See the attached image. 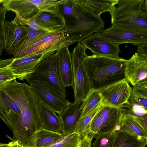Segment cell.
Here are the masks:
<instances>
[{"label": "cell", "mask_w": 147, "mask_h": 147, "mask_svg": "<svg viewBox=\"0 0 147 147\" xmlns=\"http://www.w3.org/2000/svg\"><path fill=\"white\" fill-rule=\"evenodd\" d=\"M104 105L119 108L128 107L131 88L125 78L98 89Z\"/></svg>", "instance_id": "cell-8"}, {"label": "cell", "mask_w": 147, "mask_h": 147, "mask_svg": "<svg viewBox=\"0 0 147 147\" xmlns=\"http://www.w3.org/2000/svg\"><path fill=\"white\" fill-rule=\"evenodd\" d=\"M43 129L62 133V124L60 117L52 109L40 102Z\"/></svg>", "instance_id": "cell-21"}, {"label": "cell", "mask_w": 147, "mask_h": 147, "mask_svg": "<svg viewBox=\"0 0 147 147\" xmlns=\"http://www.w3.org/2000/svg\"><path fill=\"white\" fill-rule=\"evenodd\" d=\"M41 101L59 115L71 102L49 86L38 82L29 83Z\"/></svg>", "instance_id": "cell-10"}, {"label": "cell", "mask_w": 147, "mask_h": 147, "mask_svg": "<svg viewBox=\"0 0 147 147\" xmlns=\"http://www.w3.org/2000/svg\"><path fill=\"white\" fill-rule=\"evenodd\" d=\"M115 132L97 136L95 138L92 147H109Z\"/></svg>", "instance_id": "cell-31"}, {"label": "cell", "mask_w": 147, "mask_h": 147, "mask_svg": "<svg viewBox=\"0 0 147 147\" xmlns=\"http://www.w3.org/2000/svg\"><path fill=\"white\" fill-rule=\"evenodd\" d=\"M58 31L53 32L37 31L32 29L29 27L26 39L23 43L17 49L23 48L30 44L35 43L46 36Z\"/></svg>", "instance_id": "cell-30"}, {"label": "cell", "mask_w": 147, "mask_h": 147, "mask_svg": "<svg viewBox=\"0 0 147 147\" xmlns=\"http://www.w3.org/2000/svg\"><path fill=\"white\" fill-rule=\"evenodd\" d=\"M73 5V0H62L59 5V10L63 16H69L74 19L75 14Z\"/></svg>", "instance_id": "cell-32"}, {"label": "cell", "mask_w": 147, "mask_h": 147, "mask_svg": "<svg viewBox=\"0 0 147 147\" xmlns=\"http://www.w3.org/2000/svg\"><path fill=\"white\" fill-rule=\"evenodd\" d=\"M147 58L136 52L127 60L125 76L127 81L133 86L139 82L147 79Z\"/></svg>", "instance_id": "cell-14"}, {"label": "cell", "mask_w": 147, "mask_h": 147, "mask_svg": "<svg viewBox=\"0 0 147 147\" xmlns=\"http://www.w3.org/2000/svg\"><path fill=\"white\" fill-rule=\"evenodd\" d=\"M120 125V130L147 140V132L136 121L131 114L125 113L121 119Z\"/></svg>", "instance_id": "cell-24"}, {"label": "cell", "mask_w": 147, "mask_h": 147, "mask_svg": "<svg viewBox=\"0 0 147 147\" xmlns=\"http://www.w3.org/2000/svg\"><path fill=\"white\" fill-rule=\"evenodd\" d=\"M88 132L81 138L78 147H92V141L94 138Z\"/></svg>", "instance_id": "cell-34"}, {"label": "cell", "mask_w": 147, "mask_h": 147, "mask_svg": "<svg viewBox=\"0 0 147 147\" xmlns=\"http://www.w3.org/2000/svg\"><path fill=\"white\" fill-rule=\"evenodd\" d=\"M29 27L20 24L16 16L11 21H5L3 24L4 49L8 54H13L27 37Z\"/></svg>", "instance_id": "cell-11"}, {"label": "cell", "mask_w": 147, "mask_h": 147, "mask_svg": "<svg viewBox=\"0 0 147 147\" xmlns=\"http://www.w3.org/2000/svg\"><path fill=\"white\" fill-rule=\"evenodd\" d=\"M5 1V0H0V4H2Z\"/></svg>", "instance_id": "cell-39"}, {"label": "cell", "mask_w": 147, "mask_h": 147, "mask_svg": "<svg viewBox=\"0 0 147 147\" xmlns=\"http://www.w3.org/2000/svg\"><path fill=\"white\" fill-rule=\"evenodd\" d=\"M52 55L53 54L48 53L6 59L8 67L11 70L16 78L24 80L41 60Z\"/></svg>", "instance_id": "cell-13"}, {"label": "cell", "mask_w": 147, "mask_h": 147, "mask_svg": "<svg viewBox=\"0 0 147 147\" xmlns=\"http://www.w3.org/2000/svg\"><path fill=\"white\" fill-rule=\"evenodd\" d=\"M73 1L75 17L72 23L66 26L64 33L67 38L75 43L103 29L105 22L100 16L94 14L78 0Z\"/></svg>", "instance_id": "cell-3"}, {"label": "cell", "mask_w": 147, "mask_h": 147, "mask_svg": "<svg viewBox=\"0 0 147 147\" xmlns=\"http://www.w3.org/2000/svg\"><path fill=\"white\" fill-rule=\"evenodd\" d=\"M83 100L70 103L59 115L62 124V133L65 136L74 132L80 118V109Z\"/></svg>", "instance_id": "cell-16"}, {"label": "cell", "mask_w": 147, "mask_h": 147, "mask_svg": "<svg viewBox=\"0 0 147 147\" xmlns=\"http://www.w3.org/2000/svg\"><path fill=\"white\" fill-rule=\"evenodd\" d=\"M65 136L62 133L41 128L34 134L29 147H45L54 143Z\"/></svg>", "instance_id": "cell-19"}, {"label": "cell", "mask_w": 147, "mask_h": 147, "mask_svg": "<svg viewBox=\"0 0 147 147\" xmlns=\"http://www.w3.org/2000/svg\"><path fill=\"white\" fill-rule=\"evenodd\" d=\"M10 110L19 114L20 108L16 103L3 90L0 91V118L7 125L6 118L7 113Z\"/></svg>", "instance_id": "cell-26"}, {"label": "cell", "mask_w": 147, "mask_h": 147, "mask_svg": "<svg viewBox=\"0 0 147 147\" xmlns=\"http://www.w3.org/2000/svg\"><path fill=\"white\" fill-rule=\"evenodd\" d=\"M81 138L78 133L74 132L45 147H78Z\"/></svg>", "instance_id": "cell-29"}, {"label": "cell", "mask_w": 147, "mask_h": 147, "mask_svg": "<svg viewBox=\"0 0 147 147\" xmlns=\"http://www.w3.org/2000/svg\"><path fill=\"white\" fill-rule=\"evenodd\" d=\"M147 140L123 130L116 131L109 147H145Z\"/></svg>", "instance_id": "cell-18"}, {"label": "cell", "mask_w": 147, "mask_h": 147, "mask_svg": "<svg viewBox=\"0 0 147 147\" xmlns=\"http://www.w3.org/2000/svg\"><path fill=\"white\" fill-rule=\"evenodd\" d=\"M102 97L98 89L91 88L82 100L80 118L90 113L102 103Z\"/></svg>", "instance_id": "cell-25"}, {"label": "cell", "mask_w": 147, "mask_h": 147, "mask_svg": "<svg viewBox=\"0 0 147 147\" xmlns=\"http://www.w3.org/2000/svg\"><path fill=\"white\" fill-rule=\"evenodd\" d=\"M103 105L102 102L92 111L80 119L76 125L74 132L78 133L81 138L89 132L90 122Z\"/></svg>", "instance_id": "cell-27"}, {"label": "cell", "mask_w": 147, "mask_h": 147, "mask_svg": "<svg viewBox=\"0 0 147 147\" xmlns=\"http://www.w3.org/2000/svg\"><path fill=\"white\" fill-rule=\"evenodd\" d=\"M36 22L40 26L53 30L65 28V19L60 11L55 14L44 12L35 19Z\"/></svg>", "instance_id": "cell-20"}, {"label": "cell", "mask_w": 147, "mask_h": 147, "mask_svg": "<svg viewBox=\"0 0 147 147\" xmlns=\"http://www.w3.org/2000/svg\"><path fill=\"white\" fill-rule=\"evenodd\" d=\"M7 10L3 7H0V55L4 49V38L3 24L5 21Z\"/></svg>", "instance_id": "cell-33"}, {"label": "cell", "mask_w": 147, "mask_h": 147, "mask_svg": "<svg viewBox=\"0 0 147 147\" xmlns=\"http://www.w3.org/2000/svg\"><path fill=\"white\" fill-rule=\"evenodd\" d=\"M109 11L115 26L147 31V0H118Z\"/></svg>", "instance_id": "cell-2"}, {"label": "cell", "mask_w": 147, "mask_h": 147, "mask_svg": "<svg viewBox=\"0 0 147 147\" xmlns=\"http://www.w3.org/2000/svg\"><path fill=\"white\" fill-rule=\"evenodd\" d=\"M86 49L79 42L71 53L74 102L83 100L91 89L82 65L83 60L87 56Z\"/></svg>", "instance_id": "cell-7"}, {"label": "cell", "mask_w": 147, "mask_h": 147, "mask_svg": "<svg viewBox=\"0 0 147 147\" xmlns=\"http://www.w3.org/2000/svg\"><path fill=\"white\" fill-rule=\"evenodd\" d=\"M61 79L66 88L72 86L73 77L72 72L71 53L68 46H65L56 53Z\"/></svg>", "instance_id": "cell-17"}, {"label": "cell", "mask_w": 147, "mask_h": 147, "mask_svg": "<svg viewBox=\"0 0 147 147\" xmlns=\"http://www.w3.org/2000/svg\"><path fill=\"white\" fill-rule=\"evenodd\" d=\"M99 112L102 124V134L120 130L121 120L125 113L123 109L103 105Z\"/></svg>", "instance_id": "cell-15"}, {"label": "cell", "mask_w": 147, "mask_h": 147, "mask_svg": "<svg viewBox=\"0 0 147 147\" xmlns=\"http://www.w3.org/2000/svg\"><path fill=\"white\" fill-rule=\"evenodd\" d=\"M86 49H90L93 55L118 58L121 51L119 46L104 39L100 32L94 33L80 42Z\"/></svg>", "instance_id": "cell-12"}, {"label": "cell", "mask_w": 147, "mask_h": 147, "mask_svg": "<svg viewBox=\"0 0 147 147\" xmlns=\"http://www.w3.org/2000/svg\"><path fill=\"white\" fill-rule=\"evenodd\" d=\"M133 116L136 121L145 131L147 132V119L134 115Z\"/></svg>", "instance_id": "cell-36"}, {"label": "cell", "mask_w": 147, "mask_h": 147, "mask_svg": "<svg viewBox=\"0 0 147 147\" xmlns=\"http://www.w3.org/2000/svg\"><path fill=\"white\" fill-rule=\"evenodd\" d=\"M105 39L118 46L129 43L138 46L147 43V31L119 27L111 25L99 32Z\"/></svg>", "instance_id": "cell-9"}, {"label": "cell", "mask_w": 147, "mask_h": 147, "mask_svg": "<svg viewBox=\"0 0 147 147\" xmlns=\"http://www.w3.org/2000/svg\"><path fill=\"white\" fill-rule=\"evenodd\" d=\"M137 53L140 55L147 58V43L138 45Z\"/></svg>", "instance_id": "cell-35"}, {"label": "cell", "mask_w": 147, "mask_h": 147, "mask_svg": "<svg viewBox=\"0 0 147 147\" xmlns=\"http://www.w3.org/2000/svg\"><path fill=\"white\" fill-rule=\"evenodd\" d=\"M78 2L96 15L109 11L116 5L118 0H78Z\"/></svg>", "instance_id": "cell-23"}, {"label": "cell", "mask_w": 147, "mask_h": 147, "mask_svg": "<svg viewBox=\"0 0 147 147\" xmlns=\"http://www.w3.org/2000/svg\"><path fill=\"white\" fill-rule=\"evenodd\" d=\"M25 80L29 83L38 82L47 84L66 97V87L61 79L56 53L41 60Z\"/></svg>", "instance_id": "cell-4"}, {"label": "cell", "mask_w": 147, "mask_h": 147, "mask_svg": "<svg viewBox=\"0 0 147 147\" xmlns=\"http://www.w3.org/2000/svg\"><path fill=\"white\" fill-rule=\"evenodd\" d=\"M0 147H10L8 144H5L0 143Z\"/></svg>", "instance_id": "cell-38"}, {"label": "cell", "mask_w": 147, "mask_h": 147, "mask_svg": "<svg viewBox=\"0 0 147 147\" xmlns=\"http://www.w3.org/2000/svg\"><path fill=\"white\" fill-rule=\"evenodd\" d=\"M61 0H6L3 7L7 11L14 12L23 19L35 21L44 12L57 14L60 12L59 5Z\"/></svg>", "instance_id": "cell-5"}, {"label": "cell", "mask_w": 147, "mask_h": 147, "mask_svg": "<svg viewBox=\"0 0 147 147\" xmlns=\"http://www.w3.org/2000/svg\"><path fill=\"white\" fill-rule=\"evenodd\" d=\"M127 61L120 57L87 55L82 65L91 89H99L125 78Z\"/></svg>", "instance_id": "cell-1"}, {"label": "cell", "mask_w": 147, "mask_h": 147, "mask_svg": "<svg viewBox=\"0 0 147 147\" xmlns=\"http://www.w3.org/2000/svg\"><path fill=\"white\" fill-rule=\"evenodd\" d=\"M8 144L10 147H25L20 144L17 140H13Z\"/></svg>", "instance_id": "cell-37"}, {"label": "cell", "mask_w": 147, "mask_h": 147, "mask_svg": "<svg viewBox=\"0 0 147 147\" xmlns=\"http://www.w3.org/2000/svg\"><path fill=\"white\" fill-rule=\"evenodd\" d=\"M16 79L8 67L6 59H0V91Z\"/></svg>", "instance_id": "cell-28"}, {"label": "cell", "mask_w": 147, "mask_h": 147, "mask_svg": "<svg viewBox=\"0 0 147 147\" xmlns=\"http://www.w3.org/2000/svg\"><path fill=\"white\" fill-rule=\"evenodd\" d=\"M65 30L55 32L35 43L16 49L13 54L14 58H19L48 53L53 54L62 47L74 43L66 37L64 33Z\"/></svg>", "instance_id": "cell-6"}, {"label": "cell", "mask_w": 147, "mask_h": 147, "mask_svg": "<svg viewBox=\"0 0 147 147\" xmlns=\"http://www.w3.org/2000/svg\"><path fill=\"white\" fill-rule=\"evenodd\" d=\"M128 102L129 106L147 109V79L139 82L131 88Z\"/></svg>", "instance_id": "cell-22"}]
</instances>
